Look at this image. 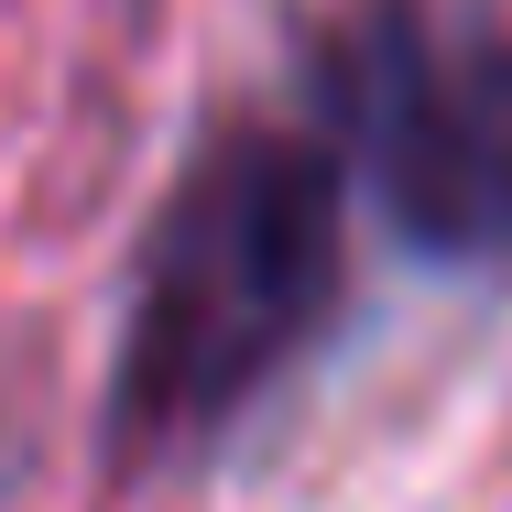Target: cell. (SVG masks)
<instances>
[{"label":"cell","instance_id":"6da1fadb","mask_svg":"<svg viewBox=\"0 0 512 512\" xmlns=\"http://www.w3.org/2000/svg\"><path fill=\"white\" fill-rule=\"evenodd\" d=\"M338 284H349V164L284 120L218 131L153 207L109 360V458L164 469L218 447L316 349Z\"/></svg>","mask_w":512,"mask_h":512},{"label":"cell","instance_id":"7a4b0ae2","mask_svg":"<svg viewBox=\"0 0 512 512\" xmlns=\"http://www.w3.org/2000/svg\"><path fill=\"white\" fill-rule=\"evenodd\" d=\"M316 142L414 262H512V22L469 0H360L316 33Z\"/></svg>","mask_w":512,"mask_h":512}]
</instances>
